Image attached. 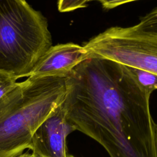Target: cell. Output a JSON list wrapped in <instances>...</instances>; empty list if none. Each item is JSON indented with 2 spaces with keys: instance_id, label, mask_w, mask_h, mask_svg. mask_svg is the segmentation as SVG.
<instances>
[{
  "instance_id": "obj_1",
  "label": "cell",
  "mask_w": 157,
  "mask_h": 157,
  "mask_svg": "<svg viewBox=\"0 0 157 157\" xmlns=\"http://www.w3.org/2000/svg\"><path fill=\"white\" fill-rule=\"evenodd\" d=\"M61 102L68 122L110 157H156L150 94L126 66L89 56L66 77Z\"/></svg>"
},
{
  "instance_id": "obj_2",
  "label": "cell",
  "mask_w": 157,
  "mask_h": 157,
  "mask_svg": "<svg viewBox=\"0 0 157 157\" xmlns=\"http://www.w3.org/2000/svg\"><path fill=\"white\" fill-rule=\"evenodd\" d=\"M65 77H29L0 98V157L31 149L32 137L63 101Z\"/></svg>"
},
{
  "instance_id": "obj_3",
  "label": "cell",
  "mask_w": 157,
  "mask_h": 157,
  "mask_svg": "<svg viewBox=\"0 0 157 157\" xmlns=\"http://www.w3.org/2000/svg\"><path fill=\"white\" fill-rule=\"evenodd\" d=\"M52 46L46 18L26 0H0V70L26 77Z\"/></svg>"
},
{
  "instance_id": "obj_4",
  "label": "cell",
  "mask_w": 157,
  "mask_h": 157,
  "mask_svg": "<svg viewBox=\"0 0 157 157\" xmlns=\"http://www.w3.org/2000/svg\"><path fill=\"white\" fill-rule=\"evenodd\" d=\"M83 47L89 56L105 58L157 75V33L137 25L113 26L94 36Z\"/></svg>"
},
{
  "instance_id": "obj_5",
  "label": "cell",
  "mask_w": 157,
  "mask_h": 157,
  "mask_svg": "<svg viewBox=\"0 0 157 157\" xmlns=\"http://www.w3.org/2000/svg\"><path fill=\"white\" fill-rule=\"evenodd\" d=\"M61 102L33 135L30 150L39 157H67L66 138L75 129L67 120Z\"/></svg>"
},
{
  "instance_id": "obj_6",
  "label": "cell",
  "mask_w": 157,
  "mask_h": 157,
  "mask_svg": "<svg viewBox=\"0 0 157 157\" xmlns=\"http://www.w3.org/2000/svg\"><path fill=\"white\" fill-rule=\"evenodd\" d=\"M88 57L83 45L69 42L52 46L39 58L26 77H66Z\"/></svg>"
},
{
  "instance_id": "obj_7",
  "label": "cell",
  "mask_w": 157,
  "mask_h": 157,
  "mask_svg": "<svg viewBox=\"0 0 157 157\" xmlns=\"http://www.w3.org/2000/svg\"><path fill=\"white\" fill-rule=\"evenodd\" d=\"M137 82L147 93L151 95L157 90V75L148 71L127 66Z\"/></svg>"
},
{
  "instance_id": "obj_8",
  "label": "cell",
  "mask_w": 157,
  "mask_h": 157,
  "mask_svg": "<svg viewBox=\"0 0 157 157\" xmlns=\"http://www.w3.org/2000/svg\"><path fill=\"white\" fill-rule=\"evenodd\" d=\"M137 26L143 30L157 33V8L142 17Z\"/></svg>"
},
{
  "instance_id": "obj_9",
  "label": "cell",
  "mask_w": 157,
  "mask_h": 157,
  "mask_svg": "<svg viewBox=\"0 0 157 157\" xmlns=\"http://www.w3.org/2000/svg\"><path fill=\"white\" fill-rule=\"evenodd\" d=\"M17 79L16 77L0 70V98L18 85Z\"/></svg>"
},
{
  "instance_id": "obj_10",
  "label": "cell",
  "mask_w": 157,
  "mask_h": 157,
  "mask_svg": "<svg viewBox=\"0 0 157 157\" xmlns=\"http://www.w3.org/2000/svg\"><path fill=\"white\" fill-rule=\"evenodd\" d=\"M91 0H58V9L60 12H68L87 6Z\"/></svg>"
},
{
  "instance_id": "obj_11",
  "label": "cell",
  "mask_w": 157,
  "mask_h": 157,
  "mask_svg": "<svg viewBox=\"0 0 157 157\" xmlns=\"http://www.w3.org/2000/svg\"><path fill=\"white\" fill-rule=\"evenodd\" d=\"M99 2L102 7L106 9H111L123 4H126L137 0H91Z\"/></svg>"
},
{
  "instance_id": "obj_12",
  "label": "cell",
  "mask_w": 157,
  "mask_h": 157,
  "mask_svg": "<svg viewBox=\"0 0 157 157\" xmlns=\"http://www.w3.org/2000/svg\"><path fill=\"white\" fill-rule=\"evenodd\" d=\"M154 130H155V150L156 155L157 157V123L154 124Z\"/></svg>"
},
{
  "instance_id": "obj_13",
  "label": "cell",
  "mask_w": 157,
  "mask_h": 157,
  "mask_svg": "<svg viewBox=\"0 0 157 157\" xmlns=\"http://www.w3.org/2000/svg\"><path fill=\"white\" fill-rule=\"evenodd\" d=\"M32 153H29L28 151H27L26 153H22L21 155L16 156V157H32Z\"/></svg>"
},
{
  "instance_id": "obj_14",
  "label": "cell",
  "mask_w": 157,
  "mask_h": 157,
  "mask_svg": "<svg viewBox=\"0 0 157 157\" xmlns=\"http://www.w3.org/2000/svg\"><path fill=\"white\" fill-rule=\"evenodd\" d=\"M32 157H39V156H37V155H34V154H33V153H32Z\"/></svg>"
},
{
  "instance_id": "obj_15",
  "label": "cell",
  "mask_w": 157,
  "mask_h": 157,
  "mask_svg": "<svg viewBox=\"0 0 157 157\" xmlns=\"http://www.w3.org/2000/svg\"><path fill=\"white\" fill-rule=\"evenodd\" d=\"M67 157H75V156L72 155H67Z\"/></svg>"
}]
</instances>
